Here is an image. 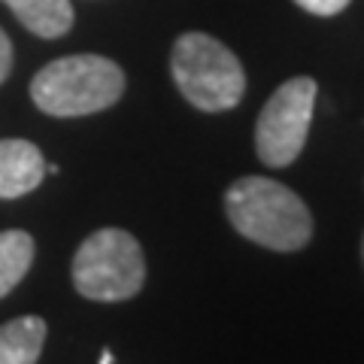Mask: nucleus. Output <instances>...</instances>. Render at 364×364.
<instances>
[{"mask_svg": "<svg viewBox=\"0 0 364 364\" xmlns=\"http://www.w3.org/2000/svg\"><path fill=\"white\" fill-rule=\"evenodd\" d=\"M225 215L234 231L273 252H298L313 237V215L289 186L267 176H243L225 191Z\"/></svg>", "mask_w": 364, "mask_h": 364, "instance_id": "obj_1", "label": "nucleus"}, {"mask_svg": "<svg viewBox=\"0 0 364 364\" xmlns=\"http://www.w3.org/2000/svg\"><path fill=\"white\" fill-rule=\"evenodd\" d=\"M124 95V70L104 55H67L31 79V100L46 116L76 119L109 109Z\"/></svg>", "mask_w": 364, "mask_h": 364, "instance_id": "obj_2", "label": "nucleus"}, {"mask_svg": "<svg viewBox=\"0 0 364 364\" xmlns=\"http://www.w3.org/2000/svg\"><path fill=\"white\" fill-rule=\"evenodd\" d=\"M170 73L179 95L200 112L234 109L246 95V70L240 58L210 33L188 31L173 43Z\"/></svg>", "mask_w": 364, "mask_h": 364, "instance_id": "obj_3", "label": "nucleus"}, {"mask_svg": "<svg viewBox=\"0 0 364 364\" xmlns=\"http://www.w3.org/2000/svg\"><path fill=\"white\" fill-rule=\"evenodd\" d=\"M146 282V258L136 237L122 228H100L73 255V286L88 301L119 304Z\"/></svg>", "mask_w": 364, "mask_h": 364, "instance_id": "obj_4", "label": "nucleus"}, {"mask_svg": "<svg viewBox=\"0 0 364 364\" xmlns=\"http://www.w3.org/2000/svg\"><path fill=\"white\" fill-rule=\"evenodd\" d=\"M318 85L310 76L286 79L261 109L255 122V152L261 164L289 167L304 152L306 134H310L313 107Z\"/></svg>", "mask_w": 364, "mask_h": 364, "instance_id": "obj_5", "label": "nucleus"}, {"mask_svg": "<svg viewBox=\"0 0 364 364\" xmlns=\"http://www.w3.org/2000/svg\"><path fill=\"white\" fill-rule=\"evenodd\" d=\"M46 176L43 152L28 140H0V198L31 195Z\"/></svg>", "mask_w": 364, "mask_h": 364, "instance_id": "obj_6", "label": "nucleus"}, {"mask_svg": "<svg viewBox=\"0 0 364 364\" xmlns=\"http://www.w3.org/2000/svg\"><path fill=\"white\" fill-rule=\"evenodd\" d=\"M0 4H6L21 25L43 40L64 37L73 28L70 0H0Z\"/></svg>", "mask_w": 364, "mask_h": 364, "instance_id": "obj_7", "label": "nucleus"}, {"mask_svg": "<svg viewBox=\"0 0 364 364\" xmlns=\"http://www.w3.org/2000/svg\"><path fill=\"white\" fill-rule=\"evenodd\" d=\"M46 343V322L40 316H18L0 325V364H37Z\"/></svg>", "mask_w": 364, "mask_h": 364, "instance_id": "obj_8", "label": "nucleus"}, {"mask_svg": "<svg viewBox=\"0 0 364 364\" xmlns=\"http://www.w3.org/2000/svg\"><path fill=\"white\" fill-rule=\"evenodd\" d=\"M33 264V237L28 231H0V298H6Z\"/></svg>", "mask_w": 364, "mask_h": 364, "instance_id": "obj_9", "label": "nucleus"}, {"mask_svg": "<svg viewBox=\"0 0 364 364\" xmlns=\"http://www.w3.org/2000/svg\"><path fill=\"white\" fill-rule=\"evenodd\" d=\"M301 9H306V13H313V16H337V13H343V9L352 4V0H294Z\"/></svg>", "mask_w": 364, "mask_h": 364, "instance_id": "obj_10", "label": "nucleus"}, {"mask_svg": "<svg viewBox=\"0 0 364 364\" xmlns=\"http://www.w3.org/2000/svg\"><path fill=\"white\" fill-rule=\"evenodd\" d=\"M9 70H13V43H9L6 31L0 28V82L9 76Z\"/></svg>", "mask_w": 364, "mask_h": 364, "instance_id": "obj_11", "label": "nucleus"}, {"mask_svg": "<svg viewBox=\"0 0 364 364\" xmlns=\"http://www.w3.org/2000/svg\"><path fill=\"white\" fill-rule=\"evenodd\" d=\"M97 364H112V352L109 349H104V355H100V361Z\"/></svg>", "mask_w": 364, "mask_h": 364, "instance_id": "obj_12", "label": "nucleus"}, {"mask_svg": "<svg viewBox=\"0 0 364 364\" xmlns=\"http://www.w3.org/2000/svg\"><path fill=\"white\" fill-rule=\"evenodd\" d=\"M361 252H364V243H361Z\"/></svg>", "mask_w": 364, "mask_h": 364, "instance_id": "obj_13", "label": "nucleus"}]
</instances>
